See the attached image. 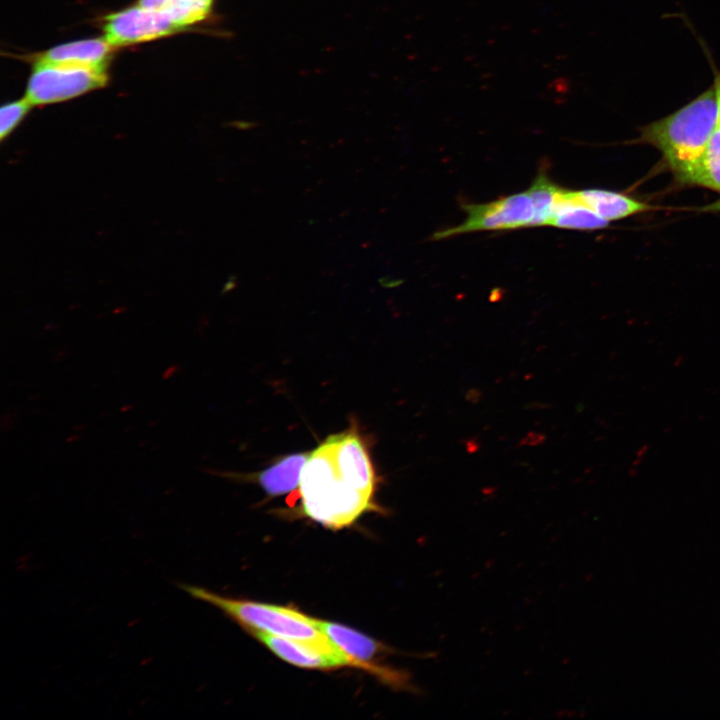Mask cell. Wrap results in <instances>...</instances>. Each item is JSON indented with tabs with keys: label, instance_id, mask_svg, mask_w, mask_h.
Instances as JSON below:
<instances>
[{
	"label": "cell",
	"instance_id": "ac0fdd59",
	"mask_svg": "<svg viewBox=\"0 0 720 720\" xmlns=\"http://www.w3.org/2000/svg\"><path fill=\"white\" fill-rule=\"evenodd\" d=\"M173 0H138L137 5L149 9H164Z\"/></svg>",
	"mask_w": 720,
	"mask_h": 720
},
{
	"label": "cell",
	"instance_id": "7c38bea8",
	"mask_svg": "<svg viewBox=\"0 0 720 720\" xmlns=\"http://www.w3.org/2000/svg\"><path fill=\"white\" fill-rule=\"evenodd\" d=\"M550 226L575 230H597L609 222L579 202L574 191L561 190L558 195Z\"/></svg>",
	"mask_w": 720,
	"mask_h": 720
},
{
	"label": "cell",
	"instance_id": "3957f363",
	"mask_svg": "<svg viewBox=\"0 0 720 720\" xmlns=\"http://www.w3.org/2000/svg\"><path fill=\"white\" fill-rule=\"evenodd\" d=\"M180 588L193 598L217 607L250 631L338 649L320 630L317 619L296 609L229 598L188 584H181Z\"/></svg>",
	"mask_w": 720,
	"mask_h": 720
},
{
	"label": "cell",
	"instance_id": "ffe728a7",
	"mask_svg": "<svg viewBox=\"0 0 720 720\" xmlns=\"http://www.w3.org/2000/svg\"><path fill=\"white\" fill-rule=\"evenodd\" d=\"M713 80H714V82L716 83V86H717V92H718V117L720 118V70H719V71H715V75H714V79H713Z\"/></svg>",
	"mask_w": 720,
	"mask_h": 720
},
{
	"label": "cell",
	"instance_id": "6da1fadb",
	"mask_svg": "<svg viewBox=\"0 0 720 720\" xmlns=\"http://www.w3.org/2000/svg\"><path fill=\"white\" fill-rule=\"evenodd\" d=\"M717 114L718 92L713 81L676 111L640 128L638 141L657 148L679 182L689 184L706 150Z\"/></svg>",
	"mask_w": 720,
	"mask_h": 720
},
{
	"label": "cell",
	"instance_id": "2e32d148",
	"mask_svg": "<svg viewBox=\"0 0 720 720\" xmlns=\"http://www.w3.org/2000/svg\"><path fill=\"white\" fill-rule=\"evenodd\" d=\"M212 4L213 0H173L165 8L169 11L177 25L182 30H185L188 26L207 18L211 12Z\"/></svg>",
	"mask_w": 720,
	"mask_h": 720
},
{
	"label": "cell",
	"instance_id": "9a60e30c",
	"mask_svg": "<svg viewBox=\"0 0 720 720\" xmlns=\"http://www.w3.org/2000/svg\"><path fill=\"white\" fill-rule=\"evenodd\" d=\"M561 190L562 188L553 183L544 173L535 178L527 191L533 205V219L530 226L549 225Z\"/></svg>",
	"mask_w": 720,
	"mask_h": 720
},
{
	"label": "cell",
	"instance_id": "52a82bcc",
	"mask_svg": "<svg viewBox=\"0 0 720 720\" xmlns=\"http://www.w3.org/2000/svg\"><path fill=\"white\" fill-rule=\"evenodd\" d=\"M329 437L339 472L353 487L373 497L376 487L375 471L359 433L350 428Z\"/></svg>",
	"mask_w": 720,
	"mask_h": 720
},
{
	"label": "cell",
	"instance_id": "5bb4252c",
	"mask_svg": "<svg viewBox=\"0 0 720 720\" xmlns=\"http://www.w3.org/2000/svg\"><path fill=\"white\" fill-rule=\"evenodd\" d=\"M689 185L706 187L720 193V118L718 114L706 150Z\"/></svg>",
	"mask_w": 720,
	"mask_h": 720
},
{
	"label": "cell",
	"instance_id": "30bf717a",
	"mask_svg": "<svg viewBox=\"0 0 720 720\" xmlns=\"http://www.w3.org/2000/svg\"><path fill=\"white\" fill-rule=\"evenodd\" d=\"M317 625L326 637L355 663L356 667L376 671V668L369 663L381 650L378 642L338 623L317 619Z\"/></svg>",
	"mask_w": 720,
	"mask_h": 720
},
{
	"label": "cell",
	"instance_id": "d6986e66",
	"mask_svg": "<svg viewBox=\"0 0 720 720\" xmlns=\"http://www.w3.org/2000/svg\"><path fill=\"white\" fill-rule=\"evenodd\" d=\"M543 438H544V436L542 434L534 433V438L531 439V437L527 435V438L524 439L523 443L528 444V445H535V444H538L539 442L543 441Z\"/></svg>",
	"mask_w": 720,
	"mask_h": 720
},
{
	"label": "cell",
	"instance_id": "8fae6325",
	"mask_svg": "<svg viewBox=\"0 0 720 720\" xmlns=\"http://www.w3.org/2000/svg\"><path fill=\"white\" fill-rule=\"evenodd\" d=\"M574 193L579 202L608 222L627 218L652 209L650 205L642 201L615 191L586 189L574 191Z\"/></svg>",
	"mask_w": 720,
	"mask_h": 720
},
{
	"label": "cell",
	"instance_id": "8992f818",
	"mask_svg": "<svg viewBox=\"0 0 720 720\" xmlns=\"http://www.w3.org/2000/svg\"><path fill=\"white\" fill-rule=\"evenodd\" d=\"M104 37L115 48L154 40L183 31L169 11L139 5L111 13L104 18Z\"/></svg>",
	"mask_w": 720,
	"mask_h": 720
},
{
	"label": "cell",
	"instance_id": "5b68a950",
	"mask_svg": "<svg viewBox=\"0 0 720 720\" xmlns=\"http://www.w3.org/2000/svg\"><path fill=\"white\" fill-rule=\"evenodd\" d=\"M467 217L458 226L436 232L434 240L476 232L509 230L531 225L533 205L528 192L516 193L484 204L463 206Z\"/></svg>",
	"mask_w": 720,
	"mask_h": 720
},
{
	"label": "cell",
	"instance_id": "4fadbf2b",
	"mask_svg": "<svg viewBox=\"0 0 720 720\" xmlns=\"http://www.w3.org/2000/svg\"><path fill=\"white\" fill-rule=\"evenodd\" d=\"M308 454L298 453L285 456L259 475V482L271 496H279L295 490L301 479Z\"/></svg>",
	"mask_w": 720,
	"mask_h": 720
},
{
	"label": "cell",
	"instance_id": "7402d4cb",
	"mask_svg": "<svg viewBox=\"0 0 720 720\" xmlns=\"http://www.w3.org/2000/svg\"><path fill=\"white\" fill-rule=\"evenodd\" d=\"M178 1H194V0H178Z\"/></svg>",
	"mask_w": 720,
	"mask_h": 720
},
{
	"label": "cell",
	"instance_id": "44dd1931",
	"mask_svg": "<svg viewBox=\"0 0 720 720\" xmlns=\"http://www.w3.org/2000/svg\"><path fill=\"white\" fill-rule=\"evenodd\" d=\"M379 283L384 287H393L398 285L400 282L388 277H383L379 279Z\"/></svg>",
	"mask_w": 720,
	"mask_h": 720
},
{
	"label": "cell",
	"instance_id": "ba28073f",
	"mask_svg": "<svg viewBox=\"0 0 720 720\" xmlns=\"http://www.w3.org/2000/svg\"><path fill=\"white\" fill-rule=\"evenodd\" d=\"M251 632L275 655L297 667L322 670L343 666L356 667L355 663L339 649H328L313 643L259 631Z\"/></svg>",
	"mask_w": 720,
	"mask_h": 720
},
{
	"label": "cell",
	"instance_id": "e0dca14e",
	"mask_svg": "<svg viewBox=\"0 0 720 720\" xmlns=\"http://www.w3.org/2000/svg\"><path fill=\"white\" fill-rule=\"evenodd\" d=\"M32 104L25 98L6 103L0 110V139L4 141L22 122Z\"/></svg>",
	"mask_w": 720,
	"mask_h": 720
},
{
	"label": "cell",
	"instance_id": "277c9868",
	"mask_svg": "<svg viewBox=\"0 0 720 720\" xmlns=\"http://www.w3.org/2000/svg\"><path fill=\"white\" fill-rule=\"evenodd\" d=\"M107 82V68L33 65L25 98L33 106L53 104L102 88Z\"/></svg>",
	"mask_w": 720,
	"mask_h": 720
},
{
	"label": "cell",
	"instance_id": "7a4b0ae2",
	"mask_svg": "<svg viewBox=\"0 0 720 720\" xmlns=\"http://www.w3.org/2000/svg\"><path fill=\"white\" fill-rule=\"evenodd\" d=\"M299 495L303 513L332 529L351 525L373 507V497L353 487L337 469L330 437L308 455Z\"/></svg>",
	"mask_w": 720,
	"mask_h": 720
},
{
	"label": "cell",
	"instance_id": "9c48e42d",
	"mask_svg": "<svg viewBox=\"0 0 720 720\" xmlns=\"http://www.w3.org/2000/svg\"><path fill=\"white\" fill-rule=\"evenodd\" d=\"M114 48L105 37L67 42L36 55L34 65L107 68Z\"/></svg>",
	"mask_w": 720,
	"mask_h": 720
}]
</instances>
